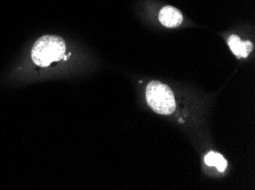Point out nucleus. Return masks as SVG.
I'll use <instances>...</instances> for the list:
<instances>
[{"instance_id":"f257e3e1","label":"nucleus","mask_w":255,"mask_h":190,"mask_svg":"<svg viewBox=\"0 0 255 190\" xmlns=\"http://www.w3.org/2000/svg\"><path fill=\"white\" fill-rule=\"evenodd\" d=\"M67 52L64 40L56 36H44L34 42L31 57L33 63L40 67H46L53 62L63 60Z\"/></svg>"},{"instance_id":"f03ea898","label":"nucleus","mask_w":255,"mask_h":190,"mask_svg":"<svg viewBox=\"0 0 255 190\" xmlns=\"http://www.w3.org/2000/svg\"><path fill=\"white\" fill-rule=\"evenodd\" d=\"M146 102L158 114L169 115L176 108L175 97L166 84L159 81H151L145 90Z\"/></svg>"},{"instance_id":"7ed1b4c3","label":"nucleus","mask_w":255,"mask_h":190,"mask_svg":"<svg viewBox=\"0 0 255 190\" xmlns=\"http://www.w3.org/2000/svg\"><path fill=\"white\" fill-rule=\"evenodd\" d=\"M159 22L166 28H177L182 24L183 15L172 6H165L159 11Z\"/></svg>"},{"instance_id":"20e7f679","label":"nucleus","mask_w":255,"mask_h":190,"mask_svg":"<svg viewBox=\"0 0 255 190\" xmlns=\"http://www.w3.org/2000/svg\"><path fill=\"white\" fill-rule=\"evenodd\" d=\"M228 46H229L231 52H233L236 56L241 58L249 57V55L253 49L252 42L243 41L241 38L238 36H235V34L230 36L229 40H228Z\"/></svg>"},{"instance_id":"39448f33","label":"nucleus","mask_w":255,"mask_h":190,"mask_svg":"<svg viewBox=\"0 0 255 190\" xmlns=\"http://www.w3.org/2000/svg\"><path fill=\"white\" fill-rule=\"evenodd\" d=\"M204 162L205 164L208 166H215L220 172H225L228 164L226 158L223 157L221 154L215 152H210L206 154V156L204 158Z\"/></svg>"}]
</instances>
